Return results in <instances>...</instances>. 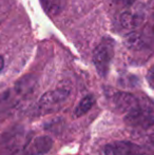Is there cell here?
<instances>
[{"label":"cell","mask_w":154,"mask_h":155,"mask_svg":"<svg viewBox=\"0 0 154 155\" xmlns=\"http://www.w3.org/2000/svg\"><path fill=\"white\" fill-rule=\"evenodd\" d=\"M66 0H43L45 10L51 15H57L64 8Z\"/></svg>","instance_id":"11"},{"label":"cell","mask_w":154,"mask_h":155,"mask_svg":"<svg viewBox=\"0 0 154 155\" xmlns=\"http://www.w3.org/2000/svg\"><path fill=\"white\" fill-rule=\"evenodd\" d=\"M95 104V98L93 95H87L80 100V102L78 104V106L75 109V116L79 117L86 114L88 111L91 110L93 106Z\"/></svg>","instance_id":"10"},{"label":"cell","mask_w":154,"mask_h":155,"mask_svg":"<svg viewBox=\"0 0 154 155\" xmlns=\"http://www.w3.org/2000/svg\"><path fill=\"white\" fill-rule=\"evenodd\" d=\"M4 67V59L2 56H0V72L2 71V69H3Z\"/></svg>","instance_id":"15"},{"label":"cell","mask_w":154,"mask_h":155,"mask_svg":"<svg viewBox=\"0 0 154 155\" xmlns=\"http://www.w3.org/2000/svg\"><path fill=\"white\" fill-rule=\"evenodd\" d=\"M147 80H148V84H150L151 88L154 89V65L147 73Z\"/></svg>","instance_id":"12"},{"label":"cell","mask_w":154,"mask_h":155,"mask_svg":"<svg viewBox=\"0 0 154 155\" xmlns=\"http://www.w3.org/2000/svg\"><path fill=\"white\" fill-rule=\"evenodd\" d=\"M148 8L143 3H132L119 16V23L123 29L127 31H134L145 22Z\"/></svg>","instance_id":"3"},{"label":"cell","mask_w":154,"mask_h":155,"mask_svg":"<svg viewBox=\"0 0 154 155\" xmlns=\"http://www.w3.org/2000/svg\"><path fill=\"white\" fill-rule=\"evenodd\" d=\"M139 155H154V153H152V152H149V151H145V150L143 149V151L140 152Z\"/></svg>","instance_id":"16"},{"label":"cell","mask_w":154,"mask_h":155,"mask_svg":"<svg viewBox=\"0 0 154 155\" xmlns=\"http://www.w3.org/2000/svg\"><path fill=\"white\" fill-rule=\"evenodd\" d=\"M28 139L29 135L23 129L15 128L2 136L0 140V151L4 155H13L25 147L29 143Z\"/></svg>","instance_id":"4"},{"label":"cell","mask_w":154,"mask_h":155,"mask_svg":"<svg viewBox=\"0 0 154 155\" xmlns=\"http://www.w3.org/2000/svg\"><path fill=\"white\" fill-rule=\"evenodd\" d=\"M53 147V140L51 137L38 136L32 139L23 148V155H43L50 151Z\"/></svg>","instance_id":"7"},{"label":"cell","mask_w":154,"mask_h":155,"mask_svg":"<svg viewBox=\"0 0 154 155\" xmlns=\"http://www.w3.org/2000/svg\"><path fill=\"white\" fill-rule=\"evenodd\" d=\"M125 121L135 130H147L154 126V104L148 97L139 98L138 104L126 114Z\"/></svg>","instance_id":"1"},{"label":"cell","mask_w":154,"mask_h":155,"mask_svg":"<svg viewBox=\"0 0 154 155\" xmlns=\"http://www.w3.org/2000/svg\"><path fill=\"white\" fill-rule=\"evenodd\" d=\"M143 148L130 141H113L103 149V155H139Z\"/></svg>","instance_id":"6"},{"label":"cell","mask_w":154,"mask_h":155,"mask_svg":"<svg viewBox=\"0 0 154 155\" xmlns=\"http://www.w3.org/2000/svg\"><path fill=\"white\" fill-rule=\"evenodd\" d=\"M111 1L115 4H119V5H130L135 0H111Z\"/></svg>","instance_id":"13"},{"label":"cell","mask_w":154,"mask_h":155,"mask_svg":"<svg viewBox=\"0 0 154 155\" xmlns=\"http://www.w3.org/2000/svg\"><path fill=\"white\" fill-rule=\"evenodd\" d=\"M111 101L116 112L127 114L137 106L139 98L128 92H116L112 95Z\"/></svg>","instance_id":"5"},{"label":"cell","mask_w":154,"mask_h":155,"mask_svg":"<svg viewBox=\"0 0 154 155\" xmlns=\"http://www.w3.org/2000/svg\"><path fill=\"white\" fill-rule=\"evenodd\" d=\"M147 38L146 34L143 32L137 31H132L130 34L127 35L125 39V45L129 50H133V51H139V50L144 49L147 45Z\"/></svg>","instance_id":"9"},{"label":"cell","mask_w":154,"mask_h":155,"mask_svg":"<svg viewBox=\"0 0 154 155\" xmlns=\"http://www.w3.org/2000/svg\"><path fill=\"white\" fill-rule=\"evenodd\" d=\"M147 8H148V11H149V13L151 14V16L154 18V0H151Z\"/></svg>","instance_id":"14"},{"label":"cell","mask_w":154,"mask_h":155,"mask_svg":"<svg viewBox=\"0 0 154 155\" xmlns=\"http://www.w3.org/2000/svg\"><path fill=\"white\" fill-rule=\"evenodd\" d=\"M114 56V41L106 38L95 48L93 52V63L97 73L105 77L110 70L112 59Z\"/></svg>","instance_id":"2"},{"label":"cell","mask_w":154,"mask_h":155,"mask_svg":"<svg viewBox=\"0 0 154 155\" xmlns=\"http://www.w3.org/2000/svg\"><path fill=\"white\" fill-rule=\"evenodd\" d=\"M70 95V91L68 89H57V90L49 91L45 94H43L39 99L37 107L40 110H47L49 108H52L54 106H57L58 104L64 101Z\"/></svg>","instance_id":"8"}]
</instances>
